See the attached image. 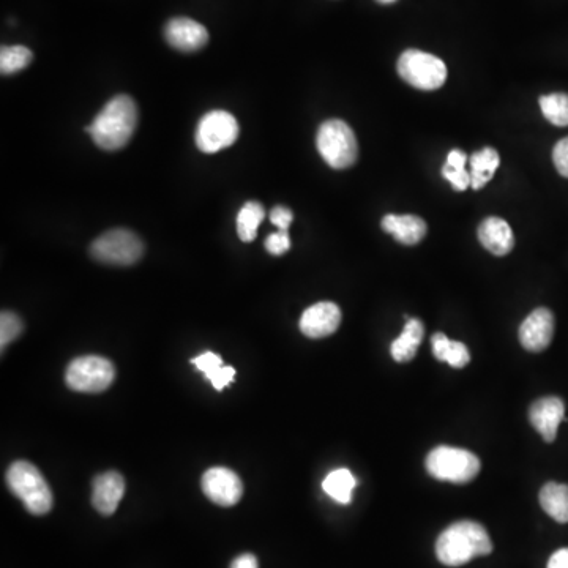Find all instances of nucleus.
I'll list each match as a JSON object with an SVG mask.
<instances>
[{
    "mask_svg": "<svg viewBox=\"0 0 568 568\" xmlns=\"http://www.w3.org/2000/svg\"><path fill=\"white\" fill-rule=\"evenodd\" d=\"M138 117L136 101L128 95H117L103 106L86 131L100 149L114 152L124 149L133 138Z\"/></svg>",
    "mask_w": 568,
    "mask_h": 568,
    "instance_id": "obj_1",
    "label": "nucleus"
},
{
    "mask_svg": "<svg viewBox=\"0 0 568 568\" xmlns=\"http://www.w3.org/2000/svg\"><path fill=\"white\" fill-rule=\"evenodd\" d=\"M493 551L490 534L482 524L463 520L447 527L436 540V556L447 567H460Z\"/></svg>",
    "mask_w": 568,
    "mask_h": 568,
    "instance_id": "obj_2",
    "label": "nucleus"
},
{
    "mask_svg": "<svg viewBox=\"0 0 568 568\" xmlns=\"http://www.w3.org/2000/svg\"><path fill=\"white\" fill-rule=\"evenodd\" d=\"M7 485L32 515H46L53 509V491L42 472L27 461H16L7 472Z\"/></svg>",
    "mask_w": 568,
    "mask_h": 568,
    "instance_id": "obj_3",
    "label": "nucleus"
},
{
    "mask_svg": "<svg viewBox=\"0 0 568 568\" xmlns=\"http://www.w3.org/2000/svg\"><path fill=\"white\" fill-rule=\"evenodd\" d=\"M425 466L433 479L456 485L472 482L482 468L479 456L469 450L447 445L431 450L430 455L426 456Z\"/></svg>",
    "mask_w": 568,
    "mask_h": 568,
    "instance_id": "obj_4",
    "label": "nucleus"
},
{
    "mask_svg": "<svg viewBox=\"0 0 568 568\" xmlns=\"http://www.w3.org/2000/svg\"><path fill=\"white\" fill-rule=\"evenodd\" d=\"M316 146L321 157L333 169L351 168L359 157V144L354 130L343 120L324 122L319 127Z\"/></svg>",
    "mask_w": 568,
    "mask_h": 568,
    "instance_id": "obj_5",
    "label": "nucleus"
},
{
    "mask_svg": "<svg viewBox=\"0 0 568 568\" xmlns=\"http://www.w3.org/2000/svg\"><path fill=\"white\" fill-rule=\"evenodd\" d=\"M398 75L404 83L420 90H436L444 86L447 67L439 57L408 49L401 54L397 65Z\"/></svg>",
    "mask_w": 568,
    "mask_h": 568,
    "instance_id": "obj_6",
    "label": "nucleus"
},
{
    "mask_svg": "<svg viewBox=\"0 0 568 568\" xmlns=\"http://www.w3.org/2000/svg\"><path fill=\"white\" fill-rule=\"evenodd\" d=\"M116 378V368L111 360L100 355H84L68 365L65 381L75 392H105Z\"/></svg>",
    "mask_w": 568,
    "mask_h": 568,
    "instance_id": "obj_7",
    "label": "nucleus"
},
{
    "mask_svg": "<svg viewBox=\"0 0 568 568\" xmlns=\"http://www.w3.org/2000/svg\"><path fill=\"white\" fill-rule=\"evenodd\" d=\"M90 253L109 266H133L144 255V243L135 232L113 229L94 240Z\"/></svg>",
    "mask_w": 568,
    "mask_h": 568,
    "instance_id": "obj_8",
    "label": "nucleus"
},
{
    "mask_svg": "<svg viewBox=\"0 0 568 568\" xmlns=\"http://www.w3.org/2000/svg\"><path fill=\"white\" fill-rule=\"evenodd\" d=\"M239 136V124L236 117L228 111H210L199 120L195 142L204 154H217L228 149Z\"/></svg>",
    "mask_w": 568,
    "mask_h": 568,
    "instance_id": "obj_9",
    "label": "nucleus"
},
{
    "mask_svg": "<svg viewBox=\"0 0 568 568\" xmlns=\"http://www.w3.org/2000/svg\"><path fill=\"white\" fill-rule=\"evenodd\" d=\"M202 491L213 504L232 507L242 499L243 483L236 472L228 468H212L202 475Z\"/></svg>",
    "mask_w": 568,
    "mask_h": 568,
    "instance_id": "obj_10",
    "label": "nucleus"
},
{
    "mask_svg": "<svg viewBox=\"0 0 568 568\" xmlns=\"http://www.w3.org/2000/svg\"><path fill=\"white\" fill-rule=\"evenodd\" d=\"M165 38L177 51L195 53L209 43V32L195 19L174 18L166 24Z\"/></svg>",
    "mask_w": 568,
    "mask_h": 568,
    "instance_id": "obj_11",
    "label": "nucleus"
},
{
    "mask_svg": "<svg viewBox=\"0 0 568 568\" xmlns=\"http://www.w3.org/2000/svg\"><path fill=\"white\" fill-rule=\"evenodd\" d=\"M553 337L554 314L548 308H537L521 324L520 341L526 351H545Z\"/></svg>",
    "mask_w": 568,
    "mask_h": 568,
    "instance_id": "obj_12",
    "label": "nucleus"
},
{
    "mask_svg": "<svg viewBox=\"0 0 568 568\" xmlns=\"http://www.w3.org/2000/svg\"><path fill=\"white\" fill-rule=\"evenodd\" d=\"M341 324V310L337 303L319 302L303 311L300 330L308 338H326L337 332Z\"/></svg>",
    "mask_w": 568,
    "mask_h": 568,
    "instance_id": "obj_13",
    "label": "nucleus"
},
{
    "mask_svg": "<svg viewBox=\"0 0 568 568\" xmlns=\"http://www.w3.org/2000/svg\"><path fill=\"white\" fill-rule=\"evenodd\" d=\"M529 420L546 442H554L559 425L565 420L564 401L557 397L540 398L529 409Z\"/></svg>",
    "mask_w": 568,
    "mask_h": 568,
    "instance_id": "obj_14",
    "label": "nucleus"
},
{
    "mask_svg": "<svg viewBox=\"0 0 568 568\" xmlns=\"http://www.w3.org/2000/svg\"><path fill=\"white\" fill-rule=\"evenodd\" d=\"M125 493V480L119 472L109 471L94 479L92 504L101 515L109 516L116 512Z\"/></svg>",
    "mask_w": 568,
    "mask_h": 568,
    "instance_id": "obj_15",
    "label": "nucleus"
},
{
    "mask_svg": "<svg viewBox=\"0 0 568 568\" xmlns=\"http://www.w3.org/2000/svg\"><path fill=\"white\" fill-rule=\"evenodd\" d=\"M479 240L483 248L494 256L509 255L515 247V236L507 221L499 217L483 220L479 226Z\"/></svg>",
    "mask_w": 568,
    "mask_h": 568,
    "instance_id": "obj_16",
    "label": "nucleus"
},
{
    "mask_svg": "<svg viewBox=\"0 0 568 568\" xmlns=\"http://www.w3.org/2000/svg\"><path fill=\"white\" fill-rule=\"evenodd\" d=\"M382 229L403 245H417L428 231L425 220L415 215H385Z\"/></svg>",
    "mask_w": 568,
    "mask_h": 568,
    "instance_id": "obj_17",
    "label": "nucleus"
},
{
    "mask_svg": "<svg viewBox=\"0 0 568 568\" xmlns=\"http://www.w3.org/2000/svg\"><path fill=\"white\" fill-rule=\"evenodd\" d=\"M423 335H425V327H423L422 321L417 318H406L403 333L397 340L393 341L392 348H390L393 360L406 363L415 359L420 344H422Z\"/></svg>",
    "mask_w": 568,
    "mask_h": 568,
    "instance_id": "obj_18",
    "label": "nucleus"
},
{
    "mask_svg": "<svg viewBox=\"0 0 568 568\" xmlns=\"http://www.w3.org/2000/svg\"><path fill=\"white\" fill-rule=\"evenodd\" d=\"M433 355L439 362L449 363L453 368H464L471 362V352L468 346L460 341L445 337L444 333H434L431 337Z\"/></svg>",
    "mask_w": 568,
    "mask_h": 568,
    "instance_id": "obj_19",
    "label": "nucleus"
},
{
    "mask_svg": "<svg viewBox=\"0 0 568 568\" xmlns=\"http://www.w3.org/2000/svg\"><path fill=\"white\" fill-rule=\"evenodd\" d=\"M469 165H471V187L474 190H482L496 174L497 168L501 165V157L493 147H485L472 154Z\"/></svg>",
    "mask_w": 568,
    "mask_h": 568,
    "instance_id": "obj_20",
    "label": "nucleus"
},
{
    "mask_svg": "<svg viewBox=\"0 0 568 568\" xmlns=\"http://www.w3.org/2000/svg\"><path fill=\"white\" fill-rule=\"evenodd\" d=\"M191 363L199 371L206 374V378L220 392L225 389L226 385L231 384L234 381V376H236V370L232 367H223V359L215 352H204L195 359H191Z\"/></svg>",
    "mask_w": 568,
    "mask_h": 568,
    "instance_id": "obj_21",
    "label": "nucleus"
},
{
    "mask_svg": "<svg viewBox=\"0 0 568 568\" xmlns=\"http://www.w3.org/2000/svg\"><path fill=\"white\" fill-rule=\"evenodd\" d=\"M540 505L557 523H568V485L546 483L540 491Z\"/></svg>",
    "mask_w": 568,
    "mask_h": 568,
    "instance_id": "obj_22",
    "label": "nucleus"
},
{
    "mask_svg": "<svg viewBox=\"0 0 568 568\" xmlns=\"http://www.w3.org/2000/svg\"><path fill=\"white\" fill-rule=\"evenodd\" d=\"M357 486V480L349 469H335L327 475L322 482V490L326 491L327 496L332 497L333 501L348 505L352 501V491Z\"/></svg>",
    "mask_w": 568,
    "mask_h": 568,
    "instance_id": "obj_23",
    "label": "nucleus"
},
{
    "mask_svg": "<svg viewBox=\"0 0 568 568\" xmlns=\"http://www.w3.org/2000/svg\"><path fill=\"white\" fill-rule=\"evenodd\" d=\"M266 217V210L256 201H248L237 215V234L245 243L253 242L258 236V228Z\"/></svg>",
    "mask_w": 568,
    "mask_h": 568,
    "instance_id": "obj_24",
    "label": "nucleus"
},
{
    "mask_svg": "<svg viewBox=\"0 0 568 568\" xmlns=\"http://www.w3.org/2000/svg\"><path fill=\"white\" fill-rule=\"evenodd\" d=\"M468 157L460 149H453L442 168V176L449 180L456 191L468 190L471 187V172L466 171Z\"/></svg>",
    "mask_w": 568,
    "mask_h": 568,
    "instance_id": "obj_25",
    "label": "nucleus"
},
{
    "mask_svg": "<svg viewBox=\"0 0 568 568\" xmlns=\"http://www.w3.org/2000/svg\"><path fill=\"white\" fill-rule=\"evenodd\" d=\"M34 54L26 46H4L0 49V71L2 75H15L18 71L29 67Z\"/></svg>",
    "mask_w": 568,
    "mask_h": 568,
    "instance_id": "obj_26",
    "label": "nucleus"
},
{
    "mask_svg": "<svg viewBox=\"0 0 568 568\" xmlns=\"http://www.w3.org/2000/svg\"><path fill=\"white\" fill-rule=\"evenodd\" d=\"M540 108L548 122L556 127H568V94L543 95Z\"/></svg>",
    "mask_w": 568,
    "mask_h": 568,
    "instance_id": "obj_27",
    "label": "nucleus"
},
{
    "mask_svg": "<svg viewBox=\"0 0 568 568\" xmlns=\"http://www.w3.org/2000/svg\"><path fill=\"white\" fill-rule=\"evenodd\" d=\"M23 332V321L18 314L4 311L0 316V346L2 351Z\"/></svg>",
    "mask_w": 568,
    "mask_h": 568,
    "instance_id": "obj_28",
    "label": "nucleus"
},
{
    "mask_svg": "<svg viewBox=\"0 0 568 568\" xmlns=\"http://www.w3.org/2000/svg\"><path fill=\"white\" fill-rule=\"evenodd\" d=\"M291 248V237L288 231H278L266 239V250L270 255L281 256Z\"/></svg>",
    "mask_w": 568,
    "mask_h": 568,
    "instance_id": "obj_29",
    "label": "nucleus"
},
{
    "mask_svg": "<svg viewBox=\"0 0 568 568\" xmlns=\"http://www.w3.org/2000/svg\"><path fill=\"white\" fill-rule=\"evenodd\" d=\"M553 161L557 172L568 179V136L557 142L553 150Z\"/></svg>",
    "mask_w": 568,
    "mask_h": 568,
    "instance_id": "obj_30",
    "label": "nucleus"
},
{
    "mask_svg": "<svg viewBox=\"0 0 568 568\" xmlns=\"http://www.w3.org/2000/svg\"><path fill=\"white\" fill-rule=\"evenodd\" d=\"M292 220H294V213L288 207H273L272 212H270V221L277 226L278 231H288Z\"/></svg>",
    "mask_w": 568,
    "mask_h": 568,
    "instance_id": "obj_31",
    "label": "nucleus"
},
{
    "mask_svg": "<svg viewBox=\"0 0 568 568\" xmlns=\"http://www.w3.org/2000/svg\"><path fill=\"white\" fill-rule=\"evenodd\" d=\"M231 568H259L258 559L253 554H240L232 561Z\"/></svg>",
    "mask_w": 568,
    "mask_h": 568,
    "instance_id": "obj_32",
    "label": "nucleus"
},
{
    "mask_svg": "<svg viewBox=\"0 0 568 568\" xmlns=\"http://www.w3.org/2000/svg\"><path fill=\"white\" fill-rule=\"evenodd\" d=\"M548 568H568V548L556 551L548 561Z\"/></svg>",
    "mask_w": 568,
    "mask_h": 568,
    "instance_id": "obj_33",
    "label": "nucleus"
},
{
    "mask_svg": "<svg viewBox=\"0 0 568 568\" xmlns=\"http://www.w3.org/2000/svg\"><path fill=\"white\" fill-rule=\"evenodd\" d=\"M376 2L381 5H390L395 4V2H398V0H376Z\"/></svg>",
    "mask_w": 568,
    "mask_h": 568,
    "instance_id": "obj_34",
    "label": "nucleus"
}]
</instances>
